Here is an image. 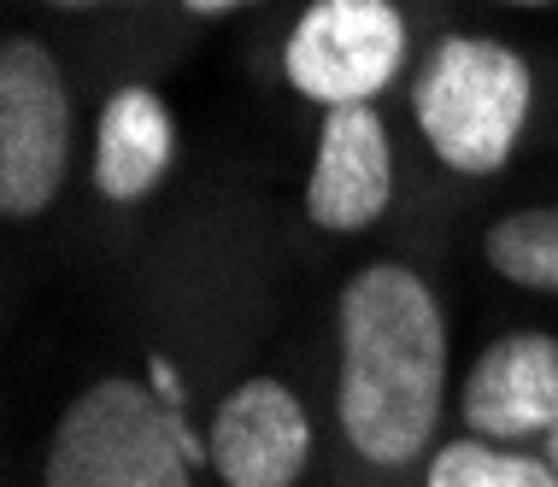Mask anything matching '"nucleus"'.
Wrapping results in <instances>:
<instances>
[{
  "label": "nucleus",
  "instance_id": "0eeeda50",
  "mask_svg": "<svg viewBox=\"0 0 558 487\" xmlns=\"http://www.w3.org/2000/svg\"><path fill=\"white\" fill-rule=\"evenodd\" d=\"M395 194V154H388V130L371 106H336L324 118L318 159L306 182V211L318 230L353 235L388 211Z\"/></svg>",
  "mask_w": 558,
  "mask_h": 487
},
{
  "label": "nucleus",
  "instance_id": "4468645a",
  "mask_svg": "<svg viewBox=\"0 0 558 487\" xmlns=\"http://www.w3.org/2000/svg\"><path fill=\"white\" fill-rule=\"evenodd\" d=\"M547 464L558 470V423H553V435H547Z\"/></svg>",
  "mask_w": 558,
  "mask_h": 487
},
{
  "label": "nucleus",
  "instance_id": "9d476101",
  "mask_svg": "<svg viewBox=\"0 0 558 487\" xmlns=\"http://www.w3.org/2000/svg\"><path fill=\"white\" fill-rule=\"evenodd\" d=\"M488 265L518 288L558 294V206L511 211L488 230Z\"/></svg>",
  "mask_w": 558,
  "mask_h": 487
},
{
  "label": "nucleus",
  "instance_id": "9b49d317",
  "mask_svg": "<svg viewBox=\"0 0 558 487\" xmlns=\"http://www.w3.org/2000/svg\"><path fill=\"white\" fill-rule=\"evenodd\" d=\"M424 487H558V470L471 435V440H452V447L435 452Z\"/></svg>",
  "mask_w": 558,
  "mask_h": 487
},
{
  "label": "nucleus",
  "instance_id": "39448f33",
  "mask_svg": "<svg viewBox=\"0 0 558 487\" xmlns=\"http://www.w3.org/2000/svg\"><path fill=\"white\" fill-rule=\"evenodd\" d=\"M405 59V24L388 0H312L294 24L282 71L318 106H371Z\"/></svg>",
  "mask_w": 558,
  "mask_h": 487
},
{
  "label": "nucleus",
  "instance_id": "dca6fc26",
  "mask_svg": "<svg viewBox=\"0 0 558 487\" xmlns=\"http://www.w3.org/2000/svg\"><path fill=\"white\" fill-rule=\"evenodd\" d=\"M511 7H547V0H511Z\"/></svg>",
  "mask_w": 558,
  "mask_h": 487
},
{
  "label": "nucleus",
  "instance_id": "7ed1b4c3",
  "mask_svg": "<svg viewBox=\"0 0 558 487\" xmlns=\"http://www.w3.org/2000/svg\"><path fill=\"white\" fill-rule=\"evenodd\" d=\"M417 124L441 165L488 176L511 159L530 118V65L482 36H447L417 77Z\"/></svg>",
  "mask_w": 558,
  "mask_h": 487
},
{
  "label": "nucleus",
  "instance_id": "f8f14e48",
  "mask_svg": "<svg viewBox=\"0 0 558 487\" xmlns=\"http://www.w3.org/2000/svg\"><path fill=\"white\" fill-rule=\"evenodd\" d=\"M147 376H154V393H159L165 405H177V411H183V382H177V370H171V364L154 358V364H147Z\"/></svg>",
  "mask_w": 558,
  "mask_h": 487
},
{
  "label": "nucleus",
  "instance_id": "f03ea898",
  "mask_svg": "<svg viewBox=\"0 0 558 487\" xmlns=\"http://www.w3.org/2000/svg\"><path fill=\"white\" fill-rule=\"evenodd\" d=\"M194 459L213 452L194 447L183 411L112 376L65 405L41 487H189Z\"/></svg>",
  "mask_w": 558,
  "mask_h": 487
},
{
  "label": "nucleus",
  "instance_id": "ddd939ff",
  "mask_svg": "<svg viewBox=\"0 0 558 487\" xmlns=\"http://www.w3.org/2000/svg\"><path fill=\"white\" fill-rule=\"evenodd\" d=\"M183 7H189V12H201V19H206V12H230V7H247V0H183Z\"/></svg>",
  "mask_w": 558,
  "mask_h": 487
},
{
  "label": "nucleus",
  "instance_id": "f257e3e1",
  "mask_svg": "<svg viewBox=\"0 0 558 487\" xmlns=\"http://www.w3.org/2000/svg\"><path fill=\"white\" fill-rule=\"evenodd\" d=\"M447 400V324L429 282L371 265L341 294V429L371 464H412Z\"/></svg>",
  "mask_w": 558,
  "mask_h": 487
},
{
  "label": "nucleus",
  "instance_id": "20e7f679",
  "mask_svg": "<svg viewBox=\"0 0 558 487\" xmlns=\"http://www.w3.org/2000/svg\"><path fill=\"white\" fill-rule=\"evenodd\" d=\"M71 171V95L59 59L29 36L0 48V206L36 218Z\"/></svg>",
  "mask_w": 558,
  "mask_h": 487
},
{
  "label": "nucleus",
  "instance_id": "1a4fd4ad",
  "mask_svg": "<svg viewBox=\"0 0 558 487\" xmlns=\"http://www.w3.org/2000/svg\"><path fill=\"white\" fill-rule=\"evenodd\" d=\"M177 154V130L171 112L154 88L130 83L118 88L100 112V135H95V182L107 200H142L154 182L171 171Z\"/></svg>",
  "mask_w": 558,
  "mask_h": 487
},
{
  "label": "nucleus",
  "instance_id": "2eb2a0df",
  "mask_svg": "<svg viewBox=\"0 0 558 487\" xmlns=\"http://www.w3.org/2000/svg\"><path fill=\"white\" fill-rule=\"evenodd\" d=\"M53 7H107V0H53Z\"/></svg>",
  "mask_w": 558,
  "mask_h": 487
},
{
  "label": "nucleus",
  "instance_id": "6e6552de",
  "mask_svg": "<svg viewBox=\"0 0 558 487\" xmlns=\"http://www.w3.org/2000/svg\"><path fill=\"white\" fill-rule=\"evenodd\" d=\"M464 423L476 440H530L558 423V341L506 334L464 376Z\"/></svg>",
  "mask_w": 558,
  "mask_h": 487
},
{
  "label": "nucleus",
  "instance_id": "423d86ee",
  "mask_svg": "<svg viewBox=\"0 0 558 487\" xmlns=\"http://www.w3.org/2000/svg\"><path fill=\"white\" fill-rule=\"evenodd\" d=\"M312 459L306 405L282 382H241L213 417V470L223 487H294Z\"/></svg>",
  "mask_w": 558,
  "mask_h": 487
}]
</instances>
